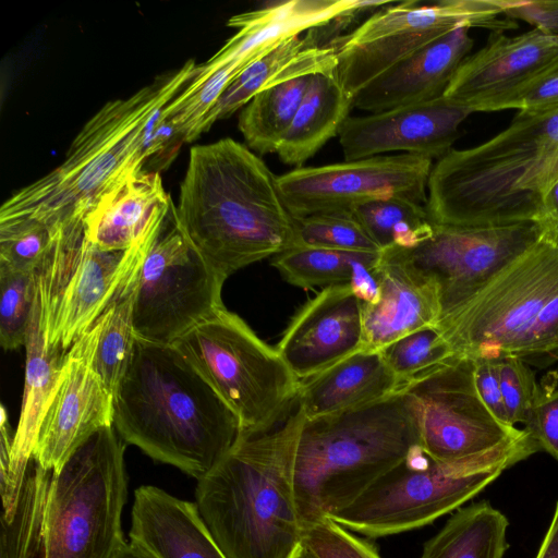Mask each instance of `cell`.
<instances>
[{
	"label": "cell",
	"mask_w": 558,
	"mask_h": 558,
	"mask_svg": "<svg viewBox=\"0 0 558 558\" xmlns=\"http://www.w3.org/2000/svg\"><path fill=\"white\" fill-rule=\"evenodd\" d=\"M171 215L192 247L225 280L295 244L294 218L277 175L229 137L191 148Z\"/></svg>",
	"instance_id": "cell-1"
},
{
	"label": "cell",
	"mask_w": 558,
	"mask_h": 558,
	"mask_svg": "<svg viewBox=\"0 0 558 558\" xmlns=\"http://www.w3.org/2000/svg\"><path fill=\"white\" fill-rule=\"evenodd\" d=\"M305 418L298 393L272 425L241 432L197 480L198 512L228 558H290L301 544L293 469Z\"/></svg>",
	"instance_id": "cell-2"
},
{
	"label": "cell",
	"mask_w": 558,
	"mask_h": 558,
	"mask_svg": "<svg viewBox=\"0 0 558 558\" xmlns=\"http://www.w3.org/2000/svg\"><path fill=\"white\" fill-rule=\"evenodd\" d=\"M113 427L125 444L196 480L241 434L236 415L173 345L138 338L114 395Z\"/></svg>",
	"instance_id": "cell-3"
},
{
	"label": "cell",
	"mask_w": 558,
	"mask_h": 558,
	"mask_svg": "<svg viewBox=\"0 0 558 558\" xmlns=\"http://www.w3.org/2000/svg\"><path fill=\"white\" fill-rule=\"evenodd\" d=\"M557 182L558 111H518L500 133L433 165L425 206L436 225L537 222Z\"/></svg>",
	"instance_id": "cell-4"
},
{
	"label": "cell",
	"mask_w": 558,
	"mask_h": 558,
	"mask_svg": "<svg viewBox=\"0 0 558 558\" xmlns=\"http://www.w3.org/2000/svg\"><path fill=\"white\" fill-rule=\"evenodd\" d=\"M196 73L197 64L189 60L132 96L104 105L74 137L57 168L2 204L0 222L36 220L53 231L83 220L105 192L143 170L142 151L155 130L150 116L173 100Z\"/></svg>",
	"instance_id": "cell-5"
},
{
	"label": "cell",
	"mask_w": 558,
	"mask_h": 558,
	"mask_svg": "<svg viewBox=\"0 0 558 558\" xmlns=\"http://www.w3.org/2000/svg\"><path fill=\"white\" fill-rule=\"evenodd\" d=\"M418 445L416 414L403 390L366 407L305 418L293 469L302 527L352 504Z\"/></svg>",
	"instance_id": "cell-6"
},
{
	"label": "cell",
	"mask_w": 558,
	"mask_h": 558,
	"mask_svg": "<svg viewBox=\"0 0 558 558\" xmlns=\"http://www.w3.org/2000/svg\"><path fill=\"white\" fill-rule=\"evenodd\" d=\"M125 445L113 425L101 428L52 472L43 558H118L125 548L121 521L128 497Z\"/></svg>",
	"instance_id": "cell-7"
},
{
	"label": "cell",
	"mask_w": 558,
	"mask_h": 558,
	"mask_svg": "<svg viewBox=\"0 0 558 558\" xmlns=\"http://www.w3.org/2000/svg\"><path fill=\"white\" fill-rule=\"evenodd\" d=\"M474 371V360L453 357L403 388L416 414L420 446L440 463L474 473L505 472L541 449L526 429L489 411Z\"/></svg>",
	"instance_id": "cell-8"
},
{
	"label": "cell",
	"mask_w": 558,
	"mask_h": 558,
	"mask_svg": "<svg viewBox=\"0 0 558 558\" xmlns=\"http://www.w3.org/2000/svg\"><path fill=\"white\" fill-rule=\"evenodd\" d=\"M172 345L236 415L241 432L269 427L299 393L300 380L278 351L226 307Z\"/></svg>",
	"instance_id": "cell-9"
},
{
	"label": "cell",
	"mask_w": 558,
	"mask_h": 558,
	"mask_svg": "<svg viewBox=\"0 0 558 558\" xmlns=\"http://www.w3.org/2000/svg\"><path fill=\"white\" fill-rule=\"evenodd\" d=\"M165 221L123 252L102 251L92 244L84 235L83 220L53 230L50 248L35 271L40 320L50 345L68 351L94 326L140 269Z\"/></svg>",
	"instance_id": "cell-10"
},
{
	"label": "cell",
	"mask_w": 558,
	"mask_h": 558,
	"mask_svg": "<svg viewBox=\"0 0 558 558\" xmlns=\"http://www.w3.org/2000/svg\"><path fill=\"white\" fill-rule=\"evenodd\" d=\"M460 26L506 32L518 23L504 16L499 0L390 2L329 43L336 57L333 75L354 100L388 69Z\"/></svg>",
	"instance_id": "cell-11"
},
{
	"label": "cell",
	"mask_w": 558,
	"mask_h": 558,
	"mask_svg": "<svg viewBox=\"0 0 558 558\" xmlns=\"http://www.w3.org/2000/svg\"><path fill=\"white\" fill-rule=\"evenodd\" d=\"M558 295V245L539 239L437 324L456 357L514 356L541 310Z\"/></svg>",
	"instance_id": "cell-12"
},
{
	"label": "cell",
	"mask_w": 558,
	"mask_h": 558,
	"mask_svg": "<svg viewBox=\"0 0 558 558\" xmlns=\"http://www.w3.org/2000/svg\"><path fill=\"white\" fill-rule=\"evenodd\" d=\"M501 474L437 462L418 445L352 504L328 518L372 538L408 532L457 511Z\"/></svg>",
	"instance_id": "cell-13"
},
{
	"label": "cell",
	"mask_w": 558,
	"mask_h": 558,
	"mask_svg": "<svg viewBox=\"0 0 558 558\" xmlns=\"http://www.w3.org/2000/svg\"><path fill=\"white\" fill-rule=\"evenodd\" d=\"M225 281L192 247L172 218V227L166 232L162 228L138 271L133 315L136 337L172 345L225 307Z\"/></svg>",
	"instance_id": "cell-14"
},
{
	"label": "cell",
	"mask_w": 558,
	"mask_h": 558,
	"mask_svg": "<svg viewBox=\"0 0 558 558\" xmlns=\"http://www.w3.org/2000/svg\"><path fill=\"white\" fill-rule=\"evenodd\" d=\"M542 238L537 222L498 227L434 223L433 234L411 248H388L436 289L441 317L456 310Z\"/></svg>",
	"instance_id": "cell-15"
},
{
	"label": "cell",
	"mask_w": 558,
	"mask_h": 558,
	"mask_svg": "<svg viewBox=\"0 0 558 558\" xmlns=\"http://www.w3.org/2000/svg\"><path fill=\"white\" fill-rule=\"evenodd\" d=\"M433 160L397 154L344 160L317 167L294 168L277 175L280 195L293 218L351 211L354 207L385 198L427 203Z\"/></svg>",
	"instance_id": "cell-16"
},
{
	"label": "cell",
	"mask_w": 558,
	"mask_h": 558,
	"mask_svg": "<svg viewBox=\"0 0 558 558\" xmlns=\"http://www.w3.org/2000/svg\"><path fill=\"white\" fill-rule=\"evenodd\" d=\"M556 71L558 36L535 28L515 36L490 32L486 45L462 61L442 97L473 113L517 109Z\"/></svg>",
	"instance_id": "cell-17"
},
{
	"label": "cell",
	"mask_w": 558,
	"mask_h": 558,
	"mask_svg": "<svg viewBox=\"0 0 558 558\" xmlns=\"http://www.w3.org/2000/svg\"><path fill=\"white\" fill-rule=\"evenodd\" d=\"M98 320L65 352L58 383L43 418L33 460L57 472L101 428L113 425V396L94 367Z\"/></svg>",
	"instance_id": "cell-18"
},
{
	"label": "cell",
	"mask_w": 558,
	"mask_h": 558,
	"mask_svg": "<svg viewBox=\"0 0 558 558\" xmlns=\"http://www.w3.org/2000/svg\"><path fill=\"white\" fill-rule=\"evenodd\" d=\"M472 113L441 96L367 116H350L339 142L344 160L393 151L438 160L452 149L460 124Z\"/></svg>",
	"instance_id": "cell-19"
},
{
	"label": "cell",
	"mask_w": 558,
	"mask_h": 558,
	"mask_svg": "<svg viewBox=\"0 0 558 558\" xmlns=\"http://www.w3.org/2000/svg\"><path fill=\"white\" fill-rule=\"evenodd\" d=\"M362 348V302L347 283L324 288L304 304L276 350L302 381Z\"/></svg>",
	"instance_id": "cell-20"
},
{
	"label": "cell",
	"mask_w": 558,
	"mask_h": 558,
	"mask_svg": "<svg viewBox=\"0 0 558 558\" xmlns=\"http://www.w3.org/2000/svg\"><path fill=\"white\" fill-rule=\"evenodd\" d=\"M388 3L362 0H289L234 15L229 19L228 25L238 28V33L210 59L197 65L195 77L183 92L194 90L211 73L227 64L243 70L288 37L301 35L348 14L378 10Z\"/></svg>",
	"instance_id": "cell-21"
},
{
	"label": "cell",
	"mask_w": 558,
	"mask_h": 558,
	"mask_svg": "<svg viewBox=\"0 0 558 558\" xmlns=\"http://www.w3.org/2000/svg\"><path fill=\"white\" fill-rule=\"evenodd\" d=\"M24 347L26 365L20 418L13 434L9 464L0 466L3 508L1 517L7 520H11L15 513L19 496L33 459L38 432L52 399L66 352L48 343L40 320L37 294H35Z\"/></svg>",
	"instance_id": "cell-22"
},
{
	"label": "cell",
	"mask_w": 558,
	"mask_h": 558,
	"mask_svg": "<svg viewBox=\"0 0 558 558\" xmlns=\"http://www.w3.org/2000/svg\"><path fill=\"white\" fill-rule=\"evenodd\" d=\"M473 45L470 27H457L376 77L353 108L376 113L441 97Z\"/></svg>",
	"instance_id": "cell-23"
},
{
	"label": "cell",
	"mask_w": 558,
	"mask_h": 558,
	"mask_svg": "<svg viewBox=\"0 0 558 558\" xmlns=\"http://www.w3.org/2000/svg\"><path fill=\"white\" fill-rule=\"evenodd\" d=\"M339 36L333 22L291 36L247 64L227 86L202 124V133L244 108L260 90L282 81L316 73L333 74L336 57L329 43Z\"/></svg>",
	"instance_id": "cell-24"
},
{
	"label": "cell",
	"mask_w": 558,
	"mask_h": 558,
	"mask_svg": "<svg viewBox=\"0 0 558 558\" xmlns=\"http://www.w3.org/2000/svg\"><path fill=\"white\" fill-rule=\"evenodd\" d=\"M171 206L160 174L142 170L96 201L83 219L84 235L102 251H128L169 216Z\"/></svg>",
	"instance_id": "cell-25"
},
{
	"label": "cell",
	"mask_w": 558,
	"mask_h": 558,
	"mask_svg": "<svg viewBox=\"0 0 558 558\" xmlns=\"http://www.w3.org/2000/svg\"><path fill=\"white\" fill-rule=\"evenodd\" d=\"M129 536L155 558H228L195 502L151 485L134 492Z\"/></svg>",
	"instance_id": "cell-26"
},
{
	"label": "cell",
	"mask_w": 558,
	"mask_h": 558,
	"mask_svg": "<svg viewBox=\"0 0 558 558\" xmlns=\"http://www.w3.org/2000/svg\"><path fill=\"white\" fill-rule=\"evenodd\" d=\"M375 270L380 293L376 303H362V351H380L408 333L438 324L440 305L429 281L381 252Z\"/></svg>",
	"instance_id": "cell-27"
},
{
	"label": "cell",
	"mask_w": 558,
	"mask_h": 558,
	"mask_svg": "<svg viewBox=\"0 0 558 558\" xmlns=\"http://www.w3.org/2000/svg\"><path fill=\"white\" fill-rule=\"evenodd\" d=\"M379 351H359L300 381L306 418L354 410L384 400L404 388Z\"/></svg>",
	"instance_id": "cell-28"
},
{
	"label": "cell",
	"mask_w": 558,
	"mask_h": 558,
	"mask_svg": "<svg viewBox=\"0 0 558 558\" xmlns=\"http://www.w3.org/2000/svg\"><path fill=\"white\" fill-rule=\"evenodd\" d=\"M351 108L353 100L333 74H313L305 96L277 147L279 159L294 168L303 167L330 138L339 135Z\"/></svg>",
	"instance_id": "cell-29"
},
{
	"label": "cell",
	"mask_w": 558,
	"mask_h": 558,
	"mask_svg": "<svg viewBox=\"0 0 558 558\" xmlns=\"http://www.w3.org/2000/svg\"><path fill=\"white\" fill-rule=\"evenodd\" d=\"M508 526V518L487 500L461 507L425 543L420 558H504Z\"/></svg>",
	"instance_id": "cell-30"
},
{
	"label": "cell",
	"mask_w": 558,
	"mask_h": 558,
	"mask_svg": "<svg viewBox=\"0 0 558 558\" xmlns=\"http://www.w3.org/2000/svg\"><path fill=\"white\" fill-rule=\"evenodd\" d=\"M313 75L292 77L257 93L239 116V130L247 146L264 155L276 153L289 129Z\"/></svg>",
	"instance_id": "cell-31"
},
{
	"label": "cell",
	"mask_w": 558,
	"mask_h": 558,
	"mask_svg": "<svg viewBox=\"0 0 558 558\" xmlns=\"http://www.w3.org/2000/svg\"><path fill=\"white\" fill-rule=\"evenodd\" d=\"M138 271L123 284L97 319L100 332L94 367L113 398L130 366L137 339L133 315Z\"/></svg>",
	"instance_id": "cell-32"
},
{
	"label": "cell",
	"mask_w": 558,
	"mask_h": 558,
	"mask_svg": "<svg viewBox=\"0 0 558 558\" xmlns=\"http://www.w3.org/2000/svg\"><path fill=\"white\" fill-rule=\"evenodd\" d=\"M351 211L380 251L414 247L434 231L426 206L405 198L376 199Z\"/></svg>",
	"instance_id": "cell-33"
},
{
	"label": "cell",
	"mask_w": 558,
	"mask_h": 558,
	"mask_svg": "<svg viewBox=\"0 0 558 558\" xmlns=\"http://www.w3.org/2000/svg\"><path fill=\"white\" fill-rule=\"evenodd\" d=\"M52 472L33 459L11 520L1 517L0 558H34L41 550L47 493Z\"/></svg>",
	"instance_id": "cell-34"
},
{
	"label": "cell",
	"mask_w": 558,
	"mask_h": 558,
	"mask_svg": "<svg viewBox=\"0 0 558 558\" xmlns=\"http://www.w3.org/2000/svg\"><path fill=\"white\" fill-rule=\"evenodd\" d=\"M353 252L293 245L271 257L282 278L302 289L347 284Z\"/></svg>",
	"instance_id": "cell-35"
},
{
	"label": "cell",
	"mask_w": 558,
	"mask_h": 558,
	"mask_svg": "<svg viewBox=\"0 0 558 558\" xmlns=\"http://www.w3.org/2000/svg\"><path fill=\"white\" fill-rule=\"evenodd\" d=\"M379 352L404 386L456 357L437 325L408 333Z\"/></svg>",
	"instance_id": "cell-36"
},
{
	"label": "cell",
	"mask_w": 558,
	"mask_h": 558,
	"mask_svg": "<svg viewBox=\"0 0 558 558\" xmlns=\"http://www.w3.org/2000/svg\"><path fill=\"white\" fill-rule=\"evenodd\" d=\"M294 245L345 252H381L352 211L318 213L294 218Z\"/></svg>",
	"instance_id": "cell-37"
},
{
	"label": "cell",
	"mask_w": 558,
	"mask_h": 558,
	"mask_svg": "<svg viewBox=\"0 0 558 558\" xmlns=\"http://www.w3.org/2000/svg\"><path fill=\"white\" fill-rule=\"evenodd\" d=\"M0 343L10 351L24 347L36 294L35 272L0 266Z\"/></svg>",
	"instance_id": "cell-38"
},
{
	"label": "cell",
	"mask_w": 558,
	"mask_h": 558,
	"mask_svg": "<svg viewBox=\"0 0 558 558\" xmlns=\"http://www.w3.org/2000/svg\"><path fill=\"white\" fill-rule=\"evenodd\" d=\"M241 71L236 65L227 64L211 73L194 90L181 92L163 108V113L184 134L185 142H193L202 134L203 121Z\"/></svg>",
	"instance_id": "cell-39"
},
{
	"label": "cell",
	"mask_w": 558,
	"mask_h": 558,
	"mask_svg": "<svg viewBox=\"0 0 558 558\" xmlns=\"http://www.w3.org/2000/svg\"><path fill=\"white\" fill-rule=\"evenodd\" d=\"M53 231L36 220L0 222V266L35 272L52 242Z\"/></svg>",
	"instance_id": "cell-40"
},
{
	"label": "cell",
	"mask_w": 558,
	"mask_h": 558,
	"mask_svg": "<svg viewBox=\"0 0 558 558\" xmlns=\"http://www.w3.org/2000/svg\"><path fill=\"white\" fill-rule=\"evenodd\" d=\"M301 543L317 558H380L372 544L328 517L303 526Z\"/></svg>",
	"instance_id": "cell-41"
},
{
	"label": "cell",
	"mask_w": 558,
	"mask_h": 558,
	"mask_svg": "<svg viewBox=\"0 0 558 558\" xmlns=\"http://www.w3.org/2000/svg\"><path fill=\"white\" fill-rule=\"evenodd\" d=\"M508 421L526 424L536 399L538 383L531 366L514 356L496 360Z\"/></svg>",
	"instance_id": "cell-42"
},
{
	"label": "cell",
	"mask_w": 558,
	"mask_h": 558,
	"mask_svg": "<svg viewBox=\"0 0 558 558\" xmlns=\"http://www.w3.org/2000/svg\"><path fill=\"white\" fill-rule=\"evenodd\" d=\"M524 429L539 449L558 462V374L547 373L538 390Z\"/></svg>",
	"instance_id": "cell-43"
},
{
	"label": "cell",
	"mask_w": 558,
	"mask_h": 558,
	"mask_svg": "<svg viewBox=\"0 0 558 558\" xmlns=\"http://www.w3.org/2000/svg\"><path fill=\"white\" fill-rule=\"evenodd\" d=\"M514 357L538 368L558 362V295L541 310Z\"/></svg>",
	"instance_id": "cell-44"
},
{
	"label": "cell",
	"mask_w": 558,
	"mask_h": 558,
	"mask_svg": "<svg viewBox=\"0 0 558 558\" xmlns=\"http://www.w3.org/2000/svg\"><path fill=\"white\" fill-rule=\"evenodd\" d=\"M184 142V134L163 113L162 109L160 119L145 148L143 170L159 173L167 169Z\"/></svg>",
	"instance_id": "cell-45"
},
{
	"label": "cell",
	"mask_w": 558,
	"mask_h": 558,
	"mask_svg": "<svg viewBox=\"0 0 558 558\" xmlns=\"http://www.w3.org/2000/svg\"><path fill=\"white\" fill-rule=\"evenodd\" d=\"M504 16L558 36V0H499Z\"/></svg>",
	"instance_id": "cell-46"
},
{
	"label": "cell",
	"mask_w": 558,
	"mask_h": 558,
	"mask_svg": "<svg viewBox=\"0 0 558 558\" xmlns=\"http://www.w3.org/2000/svg\"><path fill=\"white\" fill-rule=\"evenodd\" d=\"M379 258L380 252H353L351 255L348 284L362 303L374 304L379 299L380 284L375 270Z\"/></svg>",
	"instance_id": "cell-47"
},
{
	"label": "cell",
	"mask_w": 558,
	"mask_h": 558,
	"mask_svg": "<svg viewBox=\"0 0 558 558\" xmlns=\"http://www.w3.org/2000/svg\"><path fill=\"white\" fill-rule=\"evenodd\" d=\"M474 361V378L480 397L499 421L510 424L502 400L496 360L478 359Z\"/></svg>",
	"instance_id": "cell-48"
},
{
	"label": "cell",
	"mask_w": 558,
	"mask_h": 558,
	"mask_svg": "<svg viewBox=\"0 0 558 558\" xmlns=\"http://www.w3.org/2000/svg\"><path fill=\"white\" fill-rule=\"evenodd\" d=\"M517 110L534 114L558 111V71L535 86L519 102Z\"/></svg>",
	"instance_id": "cell-49"
},
{
	"label": "cell",
	"mask_w": 558,
	"mask_h": 558,
	"mask_svg": "<svg viewBox=\"0 0 558 558\" xmlns=\"http://www.w3.org/2000/svg\"><path fill=\"white\" fill-rule=\"evenodd\" d=\"M537 223L542 229V239L558 245V182L547 194Z\"/></svg>",
	"instance_id": "cell-50"
},
{
	"label": "cell",
	"mask_w": 558,
	"mask_h": 558,
	"mask_svg": "<svg viewBox=\"0 0 558 558\" xmlns=\"http://www.w3.org/2000/svg\"><path fill=\"white\" fill-rule=\"evenodd\" d=\"M535 558H558V501Z\"/></svg>",
	"instance_id": "cell-51"
},
{
	"label": "cell",
	"mask_w": 558,
	"mask_h": 558,
	"mask_svg": "<svg viewBox=\"0 0 558 558\" xmlns=\"http://www.w3.org/2000/svg\"><path fill=\"white\" fill-rule=\"evenodd\" d=\"M118 558H155L147 550L134 543H128L125 548L120 553Z\"/></svg>",
	"instance_id": "cell-52"
},
{
	"label": "cell",
	"mask_w": 558,
	"mask_h": 558,
	"mask_svg": "<svg viewBox=\"0 0 558 558\" xmlns=\"http://www.w3.org/2000/svg\"><path fill=\"white\" fill-rule=\"evenodd\" d=\"M290 558H317L305 545L302 543L293 551Z\"/></svg>",
	"instance_id": "cell-53"
}]
</instances>
